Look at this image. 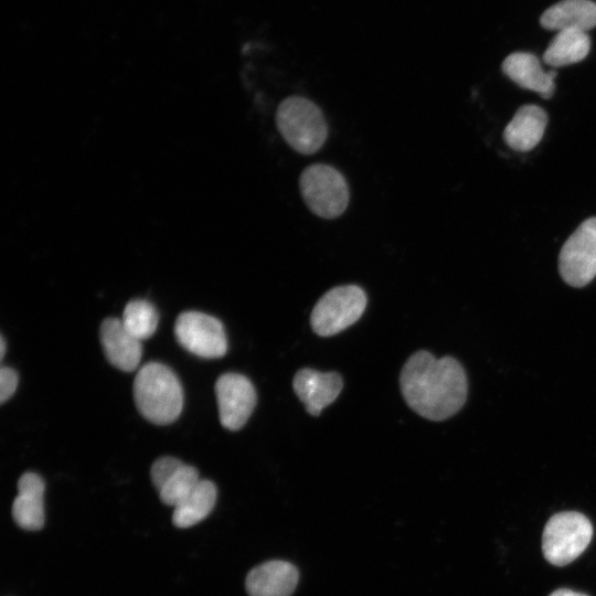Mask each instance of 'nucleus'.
Returning <instances> with one entry per match:
<instances>
[{
    "mask_svg": "<svg viewBox=\"0 0 596 596\" xmlns=\"http://www.w3.org/2000/svg\"><path fill=\"white\" fill-rule=\"evenodd\" d=\"M199 471L183 464L159 490L160 500L170 507H177L199 482Z\"/></svg>",
    "mask_w": 596,
    "mask_h": 596,
    "instance_id": "nucleus-20",
    "label": "nucleus"
},
{
    "mask_svg": "<svg viewBox=\"0 0 596 596\" xmlns=\"http://www.w3.org/2000/svg\"><path fill=\"white\" fill-rule=\"evenodd\" d=\"M99 338L104 354L113 366L125 372L137 369L142 355L141 341L126 329L121 319H104Z\"/></svg>",
    "mask_w": 596,
    "mask_h": 596,
    "instance_id": "nucleus-10",
    "label": "nucleus"
},
{
    "mask_svg": "<svg viewBox=\"0 0 596 596\" xmlns=\"http://www.w3.org/2000/svg\"><path fill=\"white\" fill-rule=\"evenodd\" d=\"M298 579L299 573L294 564L272 560L251 570L245 586L249 596H290Z\"/></svg>",
    "mask_w": 596,
    "mask_h": 596,
    "instance_id": "nucleus-12",
    "label": "nucleus"
},
{
    "mask_svg": "<svg viewBox=\"0 0 596 596\" xmlns=\"http://www.w3.org/2000/svg\"><path fill=\"white\" fill-rule=\"evenodd\" d=\"M590 49L586 32L562 30L556 33L543 54V61L550 66L561 67L583 61Z\"/></svg>",
    "mask_w": 596,
    "mask_h": 596,
    "instance_id": "nucleus-18",
    "label": "nucleus"
},
{
    "mask_svg": "<svg viewBox=\"0 0 596 596\" xmlns=\"http://www.w3.org/2000/svg\"><path fill=\"white\" fill-rule=\"evenodd\" d=\"M547 124L546 113L536 105L520 107L503 131L507 145L517 151H529L542 139Z\"/></svg>",
    "mask_w": 596,
    "mask_h": 596,
    "instance_id": "nucleus-15",
    "label": "nucleus"
},
{
    "mask_svg": "<svg viewBox=\"0 0 596 596\" xmlns=\"http://www.w3.org/2000/svg\"><path fill=\"white\" fill-rule=\"evenodd\" d=\"M558 269L573 287H583L596 276V217L584 221L564 243Z\"/></svg>",
    "mask_w": 596,
    "mask_h": 596,
    "instance_id": "nucleus-8",
    "label": "nucleus"
},
{
    "mask_svg": "<svg viewBox=\"0 0 596 596\" xmlns=\"http://www.w3.org/2000/svg\"><path fill=\"white\" fill-rule=\"evenodd\" d=\"M121 321L131 334L142 341L156 332L159 313L150 301L132 299L126 305Z\"/></svg>",
    "mask_w": 596,
    "mask_h": 596,
    "instance_id": "nucleus-19",
    "label": "nucleus"
},
{
    "mask_svg": "<svg viewBox=\"0 0 596 596\" xmlns=\"http://www.w3.org/2000/svg\"><path fill=\"white\" fill-rule=\"evenodd\" d=\"M6 353V340L3 336L0 338V359L3 360Z\"/></svg>",
    "mask_w": 596,
    "mask_h": 596,
    "instance_id": "nucleus-24",
    "label": "nucleus"
},
{
    "mask_svg": "<svg viewBox=\"0 0 596 596\" xmlns=\"http://www.w3.org/2000/svg\"><path fill=\"white\" fill-rule=\"evenodd\" d=\"M540 22L546 30L586 32L596 26V3L590 0H562L545 10Z\"/></svg>",
    "mask_w": 596,
    "mask_h": 596,
    "instance_id": "nucleus-16",
    "label": "nucleus"
},
{
    "mask_svg": "<svg viewBox=\"0 0 596 596\" xmlns=\"http://www.w3.org/2000/svg\"><path fill=\"white\" fill-rule=\"evenodd\" d=\"M183 465V462L172 456H162L153 461L150 468L152 485L159 492L168 479Z\"/></svg>",
    "mask_w": 596,
    "mask_h": 596,
    "instance_id": "nucleus-21",
    "label": "nucleus"
},
{
    "mask_svg": "<svg viewBox=\"0 0 596 596\" xmlns=\"http://www.w3.org/2000/svg\"><path fill=\"white\" fill-rule=\"evenodd\" d=\"M592 536L593 525L584 514L576 511L556 513L543 530V555L555 566L567 565L585 551Z\"/></svg>",
    "mask_w": 596,
    "mask_h": 596,
    "instance_id": "nucleus-4",
    "label": "nucleus"
},
{
    "mask_svg": "<svg viewBox=\"0 0 596 596\" xmlns=\"http://www.w3.org/2000/svg\"><path fill=\"white\" fill-rule=\"evenodd\" d=\"M18 496L12 503V518L26 531H38L44 525L45 483L36 472L26 471L18 480Z\"/></svg>",
    "mask_w": 596,
    "mask_h": 596,
    "instance_id": "nucleus-13",
    "label": "nucleus"
},
{
    "mask_svg": "<svg viewBox=\"0 0 596 596\" xmlns=\"http://www.w3.org/2000/svg\"><path fill=\"white\" fill-rule=\"evenodd\" d=\"M549 596H587V595L583 593L574 592L572 589L561 588V589L554 590Z\"/></svg>",
    "mask_w": 596,
    "mask_h": 596,
    "instance_id": "nucleus-23",
    "label": "nucleus"
},
{
    "mask_svg": "<svg viewBox=\"0 0 596 596\" xmlns=\"http://www.w3.org/2000/svg\"><path fill=\"white\" fill-rule=\"evenodd\" d=\"M134 398L139 413L150 423L174 422L183 407V390L175 373L159 362H148L137 372Z\"/></svg>",
    "mask_w": 596,
    "mask_h": 596,
    "instance_id": "nucleus-2",
    "label": "nucleus"
},
{
    "mask_svg": "<svg viewBox=\"0 0 596 596\" xmlns=\"http://www.w3.org/2000/svg\"><path fill=\"white\" fill-rule=\"evenodd\" d=\"M220 423L230 430L241 429L256 405L252 382L238 373H224L215 382Z\"/></svg>",
    "mask_w": 596,
    "mask_h": 596,
    "instance_id": "nucleus-9",
    "label": "nucleus"
},
{
    "mask_svg": "<svg viewBox=\"0 0 596 596\" xmlns=\"http://www.w3.org/2000/svg\"><path fill=\"white\" fill-rule=\"evenodd\" d=\"M174 336L182 348L200 358L216 359L227 351L223 323L203 312H181L174 323Z\"/></svg>",
    "mask_w": 596,
    "mask_h": 596,
    "instance_id": "nucleus-7",
    "label": "nucleus"
},
{
    "mask_svg": "<svg viewBox=\"0 0 596 596\" xmlns=\"http://www.w3.org/2000/svg\"><path fill=\"white\" fill-rule=\"evenodd\" d=\"M364 290L355 285H343L328 290L315 305L310 322L320 337L337 334L362 316L366 307Z\"/></svg>",
    "mask_w": 596,
    "mask_h": 596,
    "instance_id": "nucleus-6",
    "label": "nucleus"
},
{
    "mask_svg": "<svg viewBox=\"0 0 596 596\" xmlns=\"http://www.w3.org/2000/svg\"><path fill=\"white\" fill-rule=\"evenodd\" d=\"M276 125L285 141L302 155L317 152L327 140L328 126L321 109L305 97L284 99L276 111Z\"/></svg>",
    "mask_w": 596,
    "mask_h": 596,
    "instance_id": "nucleus-3",
    "label": "nucleus"
},
{
    "mask_svg": "<svg viewBox=\"0 0 596 596\" xmlns=\"http://www.w3.org/2000/svg\"><path fill=\"white\" fill-rule=\"evenodd\" d=\"M503 73L520 87L551 98L555 91L554 71L544 72L538 57L526 52H514L502 63Z\"/></svg>",
    "mask_w": 596,
    "mask_h": 596,
    "instance_id": "nucleus-14",
    "label": "nucleus"
},
{
    "mask_svg": "<svg viewBox=\"0 0 596 596\" xmlns=\"http://www.w3.org/2000/svg\"><path fill=\"white\" fill-rule=\"evenodd\" d=\"M400 386L407 405L430 421L455 415L467 400V377L461 364L451 356L435 358L421 350L405 362Z\"/></svg>",
    "mask_w": 596,
    "mask_h": 596,
    "instance_id": "nucleus-1",
    "label": "nucleus"
},
{
    "mask_svg": "<svg viewBox=\"0 0 596 596\" xmlns=\"http://www.w3.org/2000/svg\"><path fill=\"white\" fill-rule=\"evenodd\" d=\"M217 489L214 482L200 479L192 491L177 505L172 523L177 528H190L205 519L214 508Z\"/></svg>",
    "mask_w": 596,
    "mask_h": 596,
    "instance_id": "nucleus-17",
    "label": "nucleus"
},
{
    "mask_svg": "<svg viewBox=\"0 0 596 596\" xmlns=\"http://www.w3.org/2000/svg\"><path fill=\"white\" fill-rule=\"evenodd\" d=\"M299 188L309 210L322 219L340 216L349 204V187L344 177L333 167L316 163L307 167Z\"/></svg>",
    "mask_w": 596,
    "mask_h": 596,
    "instance_id": "nucleus-5",
    "label": "nucleus"
},
{
    "mask_svg": "<svg viewBox=\"0 0 596 596\" xmlns=\"http://www.w3.org/2000/svg\"><path fill=\"white\" fill-rule=\"evenodd\" d=\"M19 376L15 370L2 365L0 369V403L9 400L17 390Z\"/></svg>",
    "mask_w": 596,
    "mask_h": 596,
    "instance_id": "nucleus-22",
    "label": "nucleus"
},
{
    "mask_svg": "<svg viewBox=\"0 0 596 596\" xmlns=\"http://www.w3.org/2000/svg\"><path fill=\"white\" fill-rule=\"evenodd\" d=\"M342 386L343 381L339 373L312 369L299 370L292 381L295 393L305 404L306 411L313 416H318L338 397Z\"/></svg>",
    "mask_w": 596,
    "mask_h": 596,
    "instance_id": "nucleus-11",
    "label": "nucleus"
}]
</instances>
